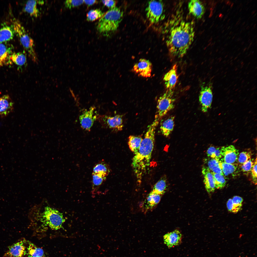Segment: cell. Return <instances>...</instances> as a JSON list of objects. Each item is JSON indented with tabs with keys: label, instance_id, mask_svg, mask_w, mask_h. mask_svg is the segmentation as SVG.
<instances>
[{
	"label": "cell",
	"instance_id": "ab89813d",
	"mask_svg": "<svg viewBox=\"0 0 257 257\" xmlns=\"http://www.w3.org/2000/svg\"><path fill=\"white\" fill-rule=\"evenodd\" d=\"M103 4L110 9L116 7V2L112 0H102L101 1Z\"/></svg>",
	"mask_w": 257,
	"mask_h": 257
},
{
	"label": "cell",
	"instance_id": "8992f818",
	"mask_svg": "<svg viewBox=\"0 0 257 257\" xmlns=\"http://www.w3.org/2000/svg\"><path fill=\"white\" fill-rule=\"evenodd\" d=\"M173 90H167L161 96L157 102V110L155 119L159 121L166 114L175 107V99Z\"/></svg>",
	"mask_w": 257,
	"mask_h": 257
},
{
	"label": "cell",
	"instance_id": "f546056e",
	"mask_svg": "<svg viewBox=\"0 0 257 257\" xmlns=\"http://www.w3.org/2000/svg\"><path fill=\"white\" fill-rule=\"evenodd\" d=\"M106 177L92 173V192L93 194H95L99 187L106 180Z\"/></svg>",
	"mask_w": 257,
	"mask_h": 257
},
{
	"label": "cell",
	"instance_id": "3957f363",
	"mask_svg": "<svg viewBox=\"0 0 257 257\" xmlns=\"http://www.w3.org/2000/svg\"><path fill=\"white\" fill-rule=\"evenodd\" d=\"M159 122L155 119L148 126L139 149L132 159V165L138 178H141L146 168L150 164L154 145L155 129Z\"/></svg>",
	"mask_w": 257,
	"mask_h": 257
},
{
	"label": "cell",
	"instance_id": "d4e9b609",
	"mask_svg": "<svg viewBox=\"0 0 257 257\" xmlns=\"http://www.w3.org/2000/svg\"><path fill=\"white\" fill-rule=\"evenodd\" d=\"M219 166L223 173L226 176L233 175L238 171L240 168L237 163L231 164L219 162Z\"/></svg>",
	"mask_w": 257,
	"mask_h": 257
},
{
	"label": "cell",
	"instance_id": "603a6c76",
	"mask_svg": "<svg viewBox=\"0 0 257 257\" xmlns=\"http://www.w3.org/2000/svg\"><path fill=\"white\" fill-rule=\"evenodd\" d=\"M14 34V31L12 26L5 25L1 27L0 28V43L12 40Z\"/></svg>",
	"mask_w": 257,
	"mask_h": 257
},
{
	"label": "cell",
	"instance_id": "ba28073f",
	"mask_svg": "<svg viewBox=\"0 0 257 257\" xmlns=\"http://www.w3.org/2000/svg\"><path fill=\"white\" fill-rule=\"evenodd\" d=\"M122 115L117 114L113 116L104 115L99 116L97 119L102 126L115 131H120L123 127Z\"/></svg>",
	"mask_w": 257,
	"mask_h": 257
},
{
	"label": "cell",
	"instance_id": "d590c367",
	"mask_svg": "<svg viewBox=\"0 0 257 257\" xmlns=\"http://www.w3.org/2000/svg\"><path fill=\"white\" fill-rule=\"evenodd\" d=\"M84 2V0H67L64 2V5L66 8L71 9L80 5Z\"/></svg>",
	"mask_w": 257,
	"mask_h": 257
},
{
	"label": "cell",
	"instance_id": "1f68e13d",
	"mask_svg": "<svg viewBox=\"0 0 257 257\" xmlns=\"http://www.w3.org/2000/svg\"><path fill=\"white\" fill-rule=\"evenodd\" d=\"M104 14L99 9L91 10L87 14V20L89 21H94L98 19H100Z\"/></svg>",
	"mask_w": 257,
	"mask_h": 257
},
{
	"label": "cell",
	"instance_id": "cb8c5ba5",
	"mask_svg": "<svg viewBox=\"0 0 257 257\" xmlns=\"http://www.w3.org/2000/svg\"><path fill=\"white\" fill-rule=\"evenodd\" d=\"M10 59L11 63H14L19 67L26 66V57L23 53L13 52L10 55Z\"/></svg>",
	"mask_w": 257,
	"mask_h": 257
},
{
	"label": "cell",
	"instance_id": "d6986e66",
	"mask_svg": "<svg viewBox=\"0 0 257 257\" xmlns=\"http://www.w3.org/2000/svg\"><path fill=\"white\" fill-rule=\"evenodd\" d=\"M12 47L4 44L0 43V66L11 64L10 56L13 52Z\"/></svg>",
	"mask_w": 257,
	"mask_h": 257
},
{
	"label": "cell",
	"instance_id": "ffe728a7",
	"mask_svg": "<svg viewBox=\"0 0 257 257\" xmlns=\"http://www.w3.org/2000/svg\"><path fill=\"white\" fill-rule=\"evenodd\" d=\"M44 3V2L43 0H28L24 8V11L29 14L31 16L37 17L40 14V11L37 7V5L38 4L42 5Z\"/></svg>",
	"mask_w": 257,
	"mask_h": 257
},
{
	"label": "cell",
	"instance_id": "e575fe53",
	"mask_svg": "<svg viewBox=\"0 0 257 257\" xmlns=\"http://www.w3.org/2000/svg\"><path fill=\"white\" fill-rule=\"evenodd\" d=\"M255 160L251 159L242 165L240 167L243 173L247 175L251 172L254 164Z\"/></svg>",
	"mask_w": 257,
	"mask_h": 257
},
{
	"label": "cell",
	"instance_id": "4316f807",
	"mask_svg": "<svg viewBox=\"0 0 257 257\" xmlns=\"http://www.w3.org/2000/svg\"><path fill=\"white\" fill-rule=\"evenodd\" d=\"M110 169L109 165L105 162L101 161L94 166L93 173L107 176L109 173Z\"/></svg>",
	"mask_w": 257,
	"mask_h": 257
},
{
	"label": "cell",
	"instance_id": "6da1fadb",
	"mask_svg": "<svg viewBox=\"0 0 257 257\" xmlns=\"http://www.w3.org/2000/svg\"><path fill=\"white\" fill-rule=\"evenodd\" d=\"M30 227L37 233L49 230H64V225L67 218L59 209L51 206L46 200L34 206L29 214Z\"/></svg>",
	"mask_w": 257,
	"mask_h": 257
},
{
	"label": "cell",
	"instance_id": "f35d334b",
	"mask_svg": "<svg viewBox=\"0 0 257 257\" xmlns=\"http://www.w3.org/2000/svg\"><path fill=\"white\" fill-rule=\"evenodd\" d=\"M227 206L229 211L233 213H236L239 211L234 206L232 199H229L227 202Z\"/></svg>",
	"mask_w": 257,
	"mask_h": 257
},
{
	"label": "cell",
	"instance_id": "836d02e7",
	"mask_svg": "<svg viewBox=\"0 0 257 257\" xmlns=\"http://www.w3.org/2000/svg\"><path fill=\"white\" fill-rule=\"evenodd\" d=\"M252 154L251 151L250 150H245L239 153L237 160V163L239 167L251 159Z\"/></svg>",
	"mask_w": 257,
	"mask_h": 257
},
{
	"label": "cell",
	"instance_id": "5bb4252c",
	"mask_svg": "<svg viewBox=\"0 0 257 257\" xmlns=\"http://www.w3.org/2000/svg\"><path fill=\"white\" fill-rule=\"evenodd\" d=\"M202 173L203 177V182L206 189L210 194L213 192L215 189L213 176L212 172L206 166H203Z\"/></svg>",
	"mask_w": 257,
	"mask_h": 257
},
{
	"label": "cell",
	"instance_id": "484cf974",
	"mask_svg": "<svg viewBox=\"0 0 257 257\" xmlns=\"http://www.w3.org/2000/svg\"><path fill=\"white\" fill-rule=\"evenodd\" d=\"M143 139L141 136L131 135L129 137L128 145L131 150L134 154L138 150Z\"/></svg>",
	"mask_w": 257,
	"mask_h": 257
},
{
	"label": "cell",
	"instance_id": "83f0119b",
	"mask_svg": "<svg viewBox=\"0 0 257 257\" xmlns=\"http://www.w3.org/2000/svg\"><path fill=\"white\" fill-rule=\"evenodd\" d=\"M167 183L166 177L163 176L155 184L151 192L162 196L166 190Z\"/></svg>",
	"mask_w": 257,
	"mask_h": 257
},
{
	"label": "cell",
	"instance_id": "4fadbf2b",
	"mask_svg": "<svg viewBox=\"0 0 257 257\" xmlns=\"http://www.w3.org/2000/svg\"><path fill=\"white\" fill-rule=\"evenodd\" d=\"M152 65L148 60L140 59L133 66L134 70L139 76L143 77H149L151 75Z\"/></svg>",
	"mask_w": 257,
	"mask_h": 257
},
{
	"label": "cell",
	"instance_id": "52a82bcc",
	"mask_svg": "<svg viewBox=\"0 0 257 257\" xmlns=\"http://www.w3.org/2000/svg\"><path fill=\"white\" fill-rule=\"evenodd\" d=\"M146 11L147 18L150 22L156 23L160 21L163 15V4L160 1H149Z\"/></svg>",
	"mask_w": 257,
	"mask_h": 257
},
{
	"label": "cell",
	"instance_id": "f1b7e54d",
	"mask_svg": "<svg viewBox=\"0 0 257 257\" xmlns=\"http://www.w3.org/2000/svg\"><path fill=\"white\" fill-rule=\"evenodd\" d=\"M206 166L212 172L223 175L219 166V161L216 159L209 158L204 160Z\"/></svg>",
	"mask_w": 257,
	"mask_h": 257
},
{
	"label": "cell",
	"instance_id": "5b68a950",
	"mask_svg": "<svg viewBox=\"0 0 257 257\" xmlns=\"http://www.w3.org/2000/svg\"><path fill=\"white\" fill-rule=\"evenodd\" d=\"M12 26L23 48L28 52L29 57L34 62L37 63L38 59L34 49V41L26 32L24 27L18 20L13 19Z\"/></svg>",
	"mask_w": 257,
	"mask_h": 257
},
{
	"label": "cell",
	"instance_id": "44dd1931",
	"mask_svg": "<svg viewBox=\"0 0 257 257\" xmlns=\"http://www.w3.org/2000/svg\"><path fill=\"white\" fill-rule=\"evenodd\" d=\"M174 116H170L161 124L160 127L161 132L166 137L170 135L173 130L174 126Z\"/></svg>",
	"mask_w": 257,
	"mask_h": 257
},
{
	"label": "cell",
	"instance_id": "ac0fdd59",
	"mask_svg": "<svg viewBox=\"0 0 257 257\" xmlns=\"http://www.w3.org/2000/svg\"><path fill=\"white\" fill-rule=\"evenodd\" d=\"M164 243L169 248H171L180 243L182 235L180 232L176 230L165 234L163 237Z\"/></svg>",
	"mask_w": 257,
	"mask_h": 257
},
{
	"label": "cell",
	"instance_id": "74e56055",
	"mask_svg": "<svg viewBox=\"0 0 257 257\" xmlns=\"http://www.w3.org/2000/svg\"><path fill=\"white\" fill-rule=\"evenodd\" d=\"M252 181L255 185L257 184V158L255 160L254 165L251 171Z\"/></svg>",
	"mask_w": 257,
	"mask_h": 257
},
{
	"label": "cell",
	"instance_id": "7402d4cb",
	"mask_svg": "<svg viewBox=\"0 0 257 257\" xmlns=\"http://www.w3.org/2000/svg\"><path fill=\"white\" fill-rule=\"evenodd\" d=\"M162 196L151 192L148 194L144 203L146 210L151 209L160 202Z\"/></svg>",
	"mask_w": 257,
	"mask_h": 257
},
{
	"label": "cell",
	"instance_id": "9a60e30c",
	"mask_svg": "<svg viewBox=\"0 0 257 257\" xmlns=\"http://www.w3.org/2000/svg\"><path fill=\"white\" fill-rule=\"evenodd\" d=\"M177 66L176 64L164 75L163 79L167 90H173L177 82L178 76L177 73Z\"/></svg>",
	"mask_w": 257,
	"mask_h": 257
},
{
	"label": "cell",
	"instance_id": "9c48e42d",
	"mask_svg": "<svg viewBox=\"0 0 257 257\" xmlns=\"http://www.w3.org/2000/svg\"><path fill=\"white\" fill-rule=\"evenodd\" d=\"M212 88L211 84L206 86H202L201 87L199 100L203 112H207L211 107L213 97Z\"/></svg>",
	"mask_w": 257,
	"mask_h": 257
},
{
	"label": "cell",
	"instance_id": "8fae6325",
	"mask_svg": "<svg viewBox=\"0 0 257 257\" xmlns=\"http://www.w3.org/2000/svg\"><path fill=\"white\" fill-rule=\"evenodd\" d=\"M222 158L219 162L233 164L237 163L239 150L233 145L221 147Z\"/></svg>",
	"mask_w": 257,
	"mask_h": 257
},
{
	"label": "cell",
	"instance_id": "7a4b0ae2",
	"mask_svg": "<svg viewBox=\"0 0 257 257\" xmlns=\"http://www.w3.org/2000/svg\"><path fill=\"white\" fill-rule=\"evenodd\" d=\"M168 32L166 44L170 56L173 58L183 57L194 40L193 25L184 20L176 22Z\"/></svg>",
	"mask_w": 257,
	"mask_h": 257
},
{
	"label": "cell",
	"instance_id": "8d00e7d4",
	"mask_svg": "<svg viewBox=\"0 0 257 257\" xmlns=\"http://www.w3.org/2000/svg\"><path fill=\"white\" fill-rule=\"evenodd\" d=\"M234 206L239 211L241 209L243 199L241 197L237 196H234L232 199Z\"/></svg>",
	"mask_w": 257,
	"mask_h": 257
},
{
	"label": "cell",
	"instance_id": "60d3db41",
	"mask_svg": "<svg viewBox=\"0 0 257 257\" xmlns=\"http://www.w3.org/2000/svg\"><path fill=\"white\" fill-rule=\"evenodd\" d=\"M84 2L88 6L92 5L98 2L96 0H84Z\"/></svg>",
	"mask_w": 257,
	"mask_h": 257
},
{
	"label": "cell",
	"instance_id": "4dcf8cb0",
	"mask_svg": "<svg viewBox=\"0 0 257 257\" xmlns=\"http://www.w3.org/2000/svg\"><path fill=\"white\" fill-rule=\"evenodd\" d=\"M27 250L28 255L33 257H45L42 249L37 247L32 243L28 241Z\"/></svg>",
	"mask_w": 257,
	"mask_h": 257
},
{
	"label": "cell",
	"instance_id": "277c9868",
	"mask_svg": "<svg viewBox=\"0 0 257 257\" xmlns=\"http://www.w3.org/2000/svg\"><path fill=\"white\" fill-rule=\"evenodd\" d=\"M123 11L119 8L115 7L105 13L98 22L96 28L100 33L106 35L116 30L123 17Z\"/></svg>",
	"mask_w": 257,
	"mask_h": 257
},
{
	"label": "cell",
	"instance_id": "2e32d148",
	"mask_svg": "<svg viewBox=\"0 0 257 257\" xmlns=\"http://www.w3.org/2000/svg\"><path fill=\"white\" fill-rule=\"evenodd\" d=\"M188 8L189 13L198 19L201 18L205 12L203 4L199 0H190L188 3Z\"/></svg>",
	"mask_w": 257,
	"mask_h": 257
},
{
	"label": "cell",
	"instance_id": "e0dca14e",
	"mask_svg": "<svg viewBox=\"0 0 257 257\" xmlns=\"http://www.w3.org/2000/svg\"><path fill=\"white\" fill-rule=\"evenodd\" d=\"M14 103L8 94L0 97V115L2 117L7 116L13 111Z\"/></svg>",
	"mask_w": 257,
	"mask_h": 257
},
{
	"label": "cell",
	"instance_id": "7c38bea8",
	"mask_svg": "<svg viewBox=\"0 0 257 257\" xmlns=\"http://www.w3.org/2000/svg\"><path fill=\"white\" fill-rule=\"evenodd\" d=\"M25 240H20L9 246L4 257H23L26 253Z\"/></svg>",
	"mask_w": 257,
	"mask_h": 257
},
{
	"label": "cell",
	"instance_id": "d6a6232c",
	"mask_svg": "<svg viewBox=\"0 0 257 257\" xmlns=\"http://www.w3.org/2000/svg\"><path fill=\"white\" fill-rule=\"evenodd\" d=\"M216 188L218 189L223 188L225 186L226 181L223 175L212 172Z\"/></svg>",
	"mask_w": 257,
	"mask_h": 257
},
{
	"label": "cell",
	"instance_id": "30bf717a",
	"mask_svg": "<svg viewBox=\"0 0 257 257\" xmlns=\"http://www.w3.org/2000/svg\"><path fill=\"white\" fill-rule=\"evenodd\" d=\"M95 107L92 106L86 109L80 115L79 120L81 126L86 131H90L94 121L97 119V115L95 114Z\"/></svg>",
	"mask_w": 257,
	"mask_h": 257
},
{
	"label": "cell",
	"instance_id": "b9f144b4",
	"mask_svg": "<svg viewBox=\"0 0 257 257\" xmlns=\"http://www.w3.org/2000/svg\"><path fill=\"white\" fill-rule=\"evenodd\" d=\"M28 257H31V256H30V255H28Z\"/></svg>",
	"mask_w": 257,
	"mask_h": 257
}]
</instances>
